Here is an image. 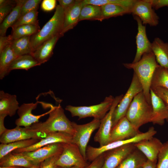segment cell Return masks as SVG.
I'll list each match as a JSON object with an SVG mask.
<instances>
[{"mask_svg": "<svg viewBox=\"0 0 168 168\" xmlns=\"http://www.w3.org/2000/svg\"><path fill=\"white\" fill-rule=\"evenodd\" d=\"M147 159L136 148L116 168H142Z\"/></svg>", "mask_w": 168, "mask_h": 168, "instance_id": "484cf974", "label": "cell"}, {"mask_svg": "<svg viewBox=\"0 0 168 168\" xmlns=\"http://www.w3.org/2000/svg\"><path fill=\"white\" fill-rule=\"evenodd\" d=\"M142 91V86L137 76L133 72L129 87L113 112L112 128L116 125L120 119L125 116L133 99L137 94Z\"/></svg>", "mask_w": 168, "mask_h": 168, "instance_id": "ba28073f", "label": "cell"}, {"mask_svg": "<svg viewBox=\"0 0 168 168\" xmlns=\"http://www.w3.org/2000/svg\"><path fill=\"white\" fill-rule=\"evenodd\" d=\"M157 161H152L147 159L142 168H156Z\"/></svg>", "mask_w": 168, "mask_h": 168, "instance_id": "681fc988", "label": "cell"}, {"mask_svg": "<svg viewBox=\"0 0 168 168\" xmlns=\"http://www.w3.org/2000/svg\"><path fill=\"white\" fill-rule=\"evenodd\" d=\"M140 133L139 130L135 128L125 116L120 119L112 128L110 133V143L129 139Z\"/></svg>", "mask_w": 168, "mask_h": 168, "instance_id": "2e32d148", "label": "cell"}, {"mask_svg": "<svg viewBox=\"0 0 168 168\" xmlns=\"http://www.w3.org/2000/svg\"><path fill=\"white\" fill-rule=\"evenodd\" d=\"M124 95L122 94L114 98L112 105L109 111L100 120L98 130L94 138L95 142L101 147L110 143V133L112 128V119L113 112Z\"/></svg>", "mask_w": 168, "mask_h": 168, "instance_id": "30bf717a", "label": "cell"}, {"mask_svg": "<svg viewBox=\"0 0 168 168\" xmlns=\"http://www.w3.org/2000/svg\"><path fill=\"white\" fill-rule=\"evenodd\" d=\"M7 116L6 115H0V135L4 133L7 129L4 125L5 118Z\"/></svg>", "mask_w": 168, "mask_h": 168, "instance_id": "c3c4849f", "label": "cell"}, {"mask_svg": "<svg viewBox=\"0 0 168 168\" xmlns=\"http://www.w3.org/2000/svg\"><path fill=\"white\" fill-rule=\"evenodd\" d=\"M156 168H168V140L163 143L159 153Z\"/></svg>", "mask_w": 168, "mask_h": 168, "instance_id": "f35d334b", "label": "cell"}, {"mask_svg": "<svg viewBox=\"0 0 168 168\" xmlns=\"http://www.w3.org/2000/svg\"><path fill=\"white\" fill-rule=\"evenodd\" d=\"M16 95L0 91V115L12 117L19 108Z\"/></svg>", "mask_w": 168, "mask_h": 168, "instance_id": "603a6c76", "label": "cell"}, {"mask_svg": "<svg viewBox=\"0 0 168 168\" xmlns=\"http://www.w3.org/2000/svg\"><path fill=\"white\" fill-rule=\"evenodd\" d=\"M57 168H80L77 167V166H72V167H58Z\"/></svg>", "mask_w": 168, "mask_h": 168, "instance_id": "f5cc1de1", "label": "cell"}, {"mask_svg": "<svg viewBox=\"0 0 168 168\" xmlns=\"http://www.w3.org/2000/svg\"><path fill=\"white\" fill-rule=\"evenodd\" d=\"M23 167L18 166H9L6 167H0V168H23Z\"/></svg>", "mask_w": 168, "mask_h": 168, "instance_id": "816d5d0a", "label": "cell"}, {"mask_svg": "<svg viewBox=\"0 0 168 168\" xmlns=\"http://www.w3.org/2000/svg\"><path fill=\"white\" fill-rule=\"evenodd\" d=\"M64 16V9L59 5H57L52 17L38 32L31 36L33 52L45 41L56 36H61Z\"/></svg>", "mask_w": 168, "mask_h": 168, "instance_id": "3957f363", "label": "cell"}, {"mask_svg": "<svg viewBox=\"0 0 168 168\" xmlns=\"http://www.w3.org/2000/svg\"><path fill=\"white\" fill-rule=\"evenodd\" d=\"M152 50L159 65L168 69V43L156 37L152 43Z\"/></svg>", "mask_w": 168, "mask_h": 168, "instance_id": "cb8c5ba5", "label": "cell"}, {"mask_svg": "<svg viewBox=\"0 0 168 168\" xmlns=\"http://www.w3.org/2000/svg\"><path fill=\"white\" fill-rule=\"evenodd\" d=\"M123 65L128 69L133 70L142 86L143 93L148 102L152 104L150 94L151 82L155 70L160 66L153 52L144 54L137 62L124 63Z\"/></svg>", "mask_w": 168, "mask_h": 168, "instance_id": "7a4b0ae2", "label": "cell"}, {"mask_svg": "<svg viewBox=\"0 0 168 168\" xmlns=\"http://www.w3.org/2000/svg\"><path fill=\"white\" fill-rule=\"evenodd\" d=\"M23 168H24V167H23Z\"/></svg>", "mask_w": 168, "mask_h": 168, "instance_id": "db71d44e", "label": "cell"}, {"mask_svg": "<svg viewBox=\"0 0 168 168\" xmlns=\"http://www.w3.org/2000/svg\"><path fill=\"white\" fill-rule=\"evenodd\" d=\"M89 164L77 145L72 142L63 143V151L56 162L58 167L83 168Z\"/></svg>", "mask_w": 168, "mask_h": 168, "instance_id": "9c48e42d", "label": "cell"}, {"mask_svg": "<svg viewBox=\"0 0 168 168\" xmlns=\"http://www.w3.org/2000/svg\"><path fill=\"white\" fill-rule=\"evenodd\" d=\"M154 9L157 10L164 7H168V0H147Z\"/></svg>", "mask_w": 168, "mask_h": 168, "instance_id": "f6af8a7d", "label": "cell"}, {"mask_svg": "<svg viewBox=\"0 0 168 168\" xmlns=\"http://www.w3.org/2000/svg\"><path fill=\"white\" fill-rule=\"evenodd\" d=\"M56 0H43L41 2V8L45 12L51 11L56 7Z\"/></svg>", "mask_w": 168, "mask_h": 168, "instance_id": "7bdbcfd3", "label": "cell"}, {"mask_svg": "<svg viewBox=\"0 0 168 168\" xmlns=\"http://www.w3.org/2000/svg\"><path fill=\"white\" fill-rule=\"evenodd\" d=\"M134 145L147 160L152 161H157L159 153L163 143L159 139L153 137L134 143Z\"/></svg>", "mask_w": 168, "mask_h": 168, "instance_id": "d6986e66", "label": "cell"}, {"mask_svg": "<svg viewBox=\"0 0 168 168\" xmlns=\"http://www.w3.org/2000/svg\"><path fill=\"white\" fill-rule=\"evenodd\" d=\"M40 164H33L32 166L29 167H24L23 168H39L40 166Z\"/></svg>", "mask_w": 168, "mask_h": 168, "instance_id": "f907efd6", "label": "cell"}, {"mask_svg": "<svg viewBox=\"0 0 168 168\" xmlns=\"http://www.w3.org/2000/svg\"><path fill=\"white\" fill-rule=\"evenodd\" d=\"M152 114V104L148 102L142 91L134 97L125 116L135 128L139 130L142 125L151 122Z\"/></svg>", "mask_w": 168, "mask_h": 168, "instance_id": "277c9868", "label": "cell"}, {"mask_svg": "<svg viewBox=\"0 0 168 168\" xmlns=\"http://www.w3.org/2000/svg\"><path fill=\"white\" fill-rule=\"evenodd\" d=\"M100 120L94 119L90 122L83 124H78L72 122L74 129L72 143L77 145L86 161V150L87 144L93 132L99 127Z\"/></svg>", "mask_w": 168, "mask_h": 168, "instance_id": "52a82bcc", "label": "cell"}, {"mask_svg": "<svg viewBox=\"0 0 168 168\" xmlns=\"http://www.w3.org/2000/svg\"><path fill=\"white\" fill-rule=\"evenodd\" d=\"M84 5L83 0H77L71 6L64 10V24L61 34L62 36L65 33L72 29L79 21L81 10Z\"/></svg>", "mask_w": 168, "mask_h": 168, "instance_id": "44dd1931", "label": "cell"}, {"mask_svg": "<svg viewBox=\"0 0 168 168\" xmlns=\"http://www.w3.org/2000/svg\"><path fill=\"white\" fill-rule=\"evenodd\" d=\"M16 4V0H0V23L12 11Z\"/></svg>", "mask_w": 168, "mask_h": 168, "instance_id": "74e56055", "label": "cell"}, {"mask_svg": "<svg viewBox=\"0 0 168 168\" xmlns=\"http://www.w3.org/2000/svg\"><path fill=\"white\" fill-rule=\"evenodd\" d=\"M61 154L46 159L40 163L39 168H57L56 162Z\"/></svg>", "mask_w": 168, "mask_h": 168, "instance_id": "60d3db41", "label": "cell"}, {"mask_svg": "<svg viewBox=\"0 0 168 168\" xmlns=\"http://www.w3.org/2000/svg\"><path fill=\"white\" fill-rule=\"evenodd\" d=\"M37 10L27 13L19 17L16 22L11 27L12 30L21 25H38Z\"/></svg>", "mask_w": 168, "mask_h": 168, "instance_id": "8d00e7d4", "label": "cell"}, {"mask_svg": "<svg viewBox=\"0 0 168 168\" xmlns=\"http://www.w3.org/2000/svg\"><path fill=\"white\" fill-rule=\"evenodd\" d=\"M38 62L31 54H25L17 57L11 65L10 71L15 69L28 70L40 65Z\"/></svg>", "mask_w": 168, "mask_h": 168, "instance_id": "1f68e13d", "label": "cell"}, {"mask_svg": "<svg viewBox=\"0 0 168 168\" xmlns=\"http://www.w3.org/2000/svg\"><path fill=\"white\" fill-rule=\"evenodd\" d=\"M44 107L49 108L51 110L47 119L43 122H38L30 126L38 132L47 134L49 133L61 132L72 135L74 129L71 122L65 115L64 110L60 103L54 106L49 103H44Z\"/></svg>", "mask_w": 168, "mask_h": 168, "instance_id": "6da1fadb", "label": "cell"}, {"mask_svg": "<svg viewBox=\"0 0 168 168\" xmlns=\"http://www.w3.org/2000/svg\"><path fill=\"white\" fill-rule=\"evenodd\" d=\"M133 16L138 17L143 25L151 26H156L159 18L155 12L151 3L147 0H136L131 11Z\"/></svg>", "mask_w": 168, "mask_h": 168, "instance_id": "7c38bea8", "label": "cell"}, {"mask_svg": "<svg viewBox=\"0 0 168 168\" xmlns=\"http://www.w3.org/2000/svg\"><path fill=\"white\" fill-rule=\"evenodd\" d=\"M155 94L160 97L168 106V90L164 88L159 87L151 88Z\"/></svg>", "mask_w": 168, "mask_h": 168, "instance_id": "b9f144b4", "label": "cell"}, {"mask_svg": "<svg viewBox=\"0 0 168 168\" xmlns=\"http://www.w3.org/2000/svg\"><path fill=\"white\" fill-rule=\"evenodd\" d=\"M12 40L10 35L7 36H0V53L11 44Z\"/></svg>", "mask_w": 168, "mask_h": 168, "instance_id": "bcb514c9", "label": "cell"}, {"mask_svg": "<svg viewBox=\"0 0 168 168\" xmlns=\"http://www.w3.org/2000/svg\"><path fill=\"white\" fill-rule=\"evenodd\" d=\"M156 87L168 90V69L160 65L155 70L151 83V88Z\"/></svg>", "mask_w": 168, "mask_h": 168, "instance_id": "836d02e7", "label": "cell"}, {"mask_svg": "<svg viewBox=\"0 0 168 168\" xmlns=\"http://www.w3.org/2000/svg\"><path fill=\"white\" fill-rule=\"evenodd\" d=\"M114 98L110 95L106 97L100 103L89 106H73L68 105L65 109L69 111L72 117H77L78 119L87 117L101 120L110 110Z\"/></svg>", "mask_w": 168, "mask_h": 168, "instance_id": "5b68a950", "label": "cell"}, {"mask_svg": "<svg viewBox=\"0 0 168 168\" xmlns=\"http://www.w3.org/2000/svg\"><path fill=\"white\" fill-rule=\"evenodd\" d=\"M72 136L68 133L61 132L49 133L46 136L35 144L27 147L15 150L12 152L21 153L35 151L44 146L54 143L72 142Z\"/></svg>", "mask_w": 168, "mask_h": 168, "instance_id": "e0dca14e", "label": "cell"}, {"mask_svg": "<svg viewBox=\"0 0 168 168\" xmlns=\"http://www.w3.org/2000/svg\"><path fill=\"white\" fill-rule=\"evenodd\" d=\"M16 57L11 47V44L0 53V79H2L9 74L10 72V67Z\"/></svg>", "mask_w": 168, "mask_h": 168, "instance_id": "d4e9b609", "label": "cell"}, {"mask_svg": "<svg viewBox=\"0 0 168 168\" xmlns=\"http://www.w3.org/2000/svg\"><path fill=\"white\" fill-rule=\"evenodd\" d=\"M83 1L84 5L90 4L101 6L107 4H114L121 6L131 11L136 0H84Z\"/></svg>", "mask_w": 168, "mask_h": 168, "instance_id": "d590c367", "label": "cell"}, {"mask_svg": "<svg viewBox=\"0 0 168 168\" xmlns=\"http://www.w3.org/2000/svg\"><path fill=\"white\" fill-rule=\"evenodd\" d=\"M156 133L154 128L151 127L147 131L144 133L141 132L129 139L112 142L98 147L87 146L86 152V160L92 161L106 152L126 144L135 143L142 140L150 138L153 137Z\"/></svg>", "mask_w": 168, "mask_h": 168, "instance_id": "8992f818", "label": "cell"}, {"mask_svg": "<svg viewBox=\"0 0 168 168\" xmlns=\"http://www.w3.org/2000/svg\"><path fill=\"white\" fill-rule=\"evenodd\" d=\"M33 165L19 153L11 152L0 159V167L18 166L26 167Z\"/></svg>", "mask_w": 168, "mask_h": 168, "instance_id": "4316f807", "label": "cell"}, {"mask_svg": "<svg viewBox=\"0 0 168 168\" xmlns=\"http://www.w3.org/2000/svg\"><path fill=\"white\" fill-rule=\"evenodd\" d=\"M133 16L137 22L138 30L136 37V52L132 62L135 63L139 61L144 54L152 52V43L147 37L146 26L138 17L135 16Z\"/></svg>", "mask_w": 168, "mask_h": 168, "instance_id": "ac0fdd59", "label": "cell"}, {"mask_svg": "<svg viewBox=\"0 0 168 168\" xmlns=\"http://www.w3.org/2000/svg\"><path fill=\"white\" fill-rule=\"evenodd\" d=\"M40 140L32 138L7 144L1 143L0 145V159L15 150L27 147L35 144Z\"/></svg>", "mask_w": 168, "mask_h": 168, "instance_id": "f546056e", "label": "cell"}, {"mask_svg": "<svg viewBox=\"0 0 168 168\" xmlns=\"http://www.w3.org/2000/svg\"><path fill=\"white\" fill-rule=\"evenodd\" d=\"M31 36L23 37L12 40L11 46L17 57L25 54H31L33 52L30 42Z\"/></svg>", "mask_w": 168, "mask_h": 168, "instance_id": "f1b7e54d", "label": "cell"}, {"mask_svg": "<svg viewBox=\"0 0 168 168\" xmlns=\"http://www.w3.org/2000/svg\"><path fill=\"white\" fill-rule=\"evenodd\" d=\"M63 144V143H54L33 151L17 153L26 158L33 164H40L46 159L61 153Z\"/></svg>", "mask_w": 168, "mask_h": 168, "instance_id": "4fadbf2b", "label": "cell"}, {"mask_svg": "<svg viewBox=\"0 0 168 168\" xmlns=\"http://www.w3.org/2000/svg\"><path fill=\"white\" fill-rule=\"evenodd\" d=\"M41 0H25L21 7L20 16L28 12L37 10Z\"/></svg>", "mask_w": 168, "mask_h": 168, "instance_id": "ab89813d", "label": "cell"}, {"mask_svg": "<svg viewBox=\"0 0 168 168\" xmlns=\"http://www.w3.org/2000/svg\"><path fill=\"white\" fill-rule=\"evenodd\" d=\"M104 160V153L91 161V162L83 168H102Z\"/></svg>", "mask_w": 168, "mask_h": 168, "instance_id": "ee69618b", "label": "cell"}, {"mask_svg": "<svg viewBox=\"0 0 168 168\" xmlns=\"http://www.w3.org/2000/svg\"><path fill=\"white\" fill-rule=\"evenodd\" d=\"M150 94L153 114L152 120L154 124L162 125L168 121V106L151 89Z\"/></svg>", "mask_w": 168, "mask_h": 168, "instance_id": "ffe728a7", "label": "cell"}, {"mask_svg": "<svg viewBox=\"0 0 168 168\" xmlns=\"http://www.w3.org/2000/svg\"><path fill=\"white\" fill-rule=\"evenodd\" d=\"M136 148L134 143H130L104 152L102 168H116Z\"/></svg>", "mask_w": 168, "mask_h": 168, "instance_id": "5bb4252c", "label": "cell"}, {"mask_svg": "<svg viewBox=\"0 0 168 168\" xmlns=\"http://www.w3.org/2000/svg\"><path fill=\"white\" fill-rule=\"evenodd\" d=\"M47 134L38 132L29 127L22 128L16 126L12 129H7L0 135L1 143L10 142L32 138L41 139L45 138Z\"/></svg>", "mask_w": 168, "mask_h": 168, "instance_id": "8fae6325", "label": "cell"}, {"mask_svg": "<svg viewBox=\"0 0 168 168\" xmlns=\"http://www.w3.org/2000/svg\"><path fill=\"white\" fill-rule=\"evenodd\" d=\"M40 101L35 103H23L20 106L17 112L19 118L15 121L16 126L27 127L30 126L33 124L39 122L40 119L48 114L51 111V109L47 112L39 115H35L32 111L37 107Z\"/></svg>", "mask_w": 168, "mask_h": 168, "instance_id": "9a60e30c", "label": "cell"}, {"mask_svg": "<svg viewBox=\"0 0 168 168\" xmlns=\"http://www.w3.org/2000/svg\"></svg>", "mask_w": 168, "mask_h": 168, "instance_id": "11a10c76", "label": "cell"}, {"mask_svg": "<svg viewBox=\"0 0 168 168\" xmlns=\"http://www.w3.org/2000/svg\"><path fill=\"white\" fill-rule=\"evenodd\" d=\"M101 7L104 19L131 13L129 9L119 5L107 4Z\"/></svg>", "mask_w": 168, "mask_h": 168, "instance_id": "d6a6232c", "label": "cell"}, {"mask_svg": "<svg viewBox=\"0 0 168 168\" xmlns=\"http://www.w3.org/2000/svg\"><path fill=\"white\" fill-rule=\"evenodd\" d=\"M104 19L101 7L89 4L84 5L82 7L79 21L84 20H91L101 21Z\"/></svg>", "mask_w": 168, "mask_h": 168, "instance_id": "4dcf8cb0", "label": "cell"}, {"mask_svg": "<svg viewBox=\"0 0 168 168\" xmlns=\"http://www.w3.org/2000/svg\"><path fill=\"white\" fill-rule=\"evenodd\" d=\"M40 28L38 25H23L12 30L10 35L12 40L27 36H31L38 32Z\"/></svg>", "mask_w": 168, "mask_h": 168, "instance_id": "e575fe53", "label": "cell"}, {"mask_svg": "<svg viewBox=\"0 0 168 168\" xmlns=\"http://www.w3.org/2000/svg\"><path fill=\"white\" fill-rule=\"evenodd\" d=\"M24 0H16V4L15 7L0 24L1 36H6L8 28L9 27H11L20 17L21 7Z\"/></svg>", "mask_w": 168, "mask_h": 168, "instance_id": "83f0119b", "label": "cell"}, {"mask_svg": "<svg viewBox=\"0 0 168 168\" xmlns=\"http://www.w3.org/2000/svg\"><path fill=\"white\" fill-rule=\"evenodd\" d=\"M60 35L56 36L44 42L31 54L41 64L47 62L53 54L55 46Z\"/></svg>", "mask_w": 168, "mask_h": 168, "instance_id": "7402d4cb", "label": "cell"}, {"mask_svg": "<svg viewBox=\"0 0 168 168\" xmlns=\"http://www.w3.org/2000/svg\"><path fill=\"white\" fill-rule=\"evenodd\" d=\"M75 1L74 0H59L58 1V2L59 5L64 10H65L72 5L75 2Z\"/></svg>", "mask_w": 168, "mask_h": 168, "instance_id": "7dc6e473", "label": "cell"}]
</instances>
